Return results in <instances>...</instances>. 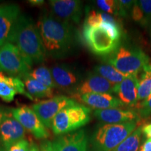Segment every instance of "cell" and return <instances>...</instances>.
Masks as SVG:
<instances>
[{
	"label": "cell",
	"mask_w": 151,
	"mask_h": 151,
	"mask_svg": "<svg viewBox=\"0 0 151 151\" xmlns=\"http://www.w3.org/2000/svg\"><path fill=\"white\" fill-rule=\"evenodd\" d=\"M47 55L60 57L67 53L74 43L71 24L56 18L52 14H43L37 25Z\"/></svg>",
	"instance_id": "cell-1"
},
{
	"label": "cell",
	"mask_w": 151,
	"mask_h": 151,
	"mask_svg": "<svg viewBox=\"0 0 151 151\" xmlns=\"http://www.w3.org/2000/svg\"><path fill=\"white\" fill-rule=\"evenodd\" d=\"M11 43L19 49L31 66L46 60L47 52L40 34L29 16L23 14L19 16Z\"/></svg>",
	"instance_id": "cell-2"
},
{
	"label": "cell",
	"mask_w": 151,
	"mask_h": 151,
	"mask_svg": "<svg viewBox=\"0 0 151 151\" xmlns=\"http://www.w3.org/2000/svg\"><path fill=\"white\" fill-rule=\"evenodd\" d=\"M122 31L116 20L106 21L83 28V38L91 51L97 55L113 53L120 46Z\"/></svg>",
	"instance_id": "cell-3"
},
{
	"label": "cell",
	"mask_w": 151,
	"mask_h": 151,
	"mask_svg": "<svg viewBox=\"0 0 151 151\" xmlns=\"http://www.w3.org/2000/svg\"><path fill=\"white\" fill-rule=\"evenodd\" d=\"M137 122L103 124L92 134L91 151H112L137 129Z\"/></svg>",
	"instance_id": "cell-4"
},
{
	"label": "cell",
	"mask_w": 151,
	"mask_h": 151,
	"mask_svg": "<svg viewBox=\"0 0 151 151\" xmlns=\"http://www.w3.org/2000/svg\"><path fill=\"white\" fill-rule=\"evenodd\" d=\"M106 61L109 65L124 75H138L148 65V56L137 47L119 46L109 55Z\"/></svg>",
	"instance_id": "cell-5"
},
{
	"label": "cell",
	"mask_w": 151,
	"mask_h": 151,
	"mask_svg": "<svg viewBox=\"0 0 151 151\" xmlns=\"http://www.w3.org/2000/svg\"><path fill=\"white\" fill-rule=\"evenodd\" d=\"M91 110L86 106L76 103L68 106L58 113L51 129L55 135L71 133L86 125L90 120Z\"/></svg>",
	"instance_id": "cell-6"
},
{
	"label": "cell",
	"mask_w": 151,
	"mask_h": 151,
	"mask_svg": "<svg viewBox=\"0 0 151 151\" xmlns=\"http://www.w3.org/2000/svg\"><path fill=\"white\" fill-rule=\"evenodd\" d=\"M28 63L19 49L11 43L0 48V69L13 77L21 78L31 71Z\"/></svg>",
	"instance_id": "cell-7"
},
{
	"label": "cell",
	"mask_w": 151,
	"mask_h": 151,
	"mask_svg": "<svg viewBox=\"0 0 151 151\" xmlns=\"http://www.w3.org/2000/svg\"><path fill=\"white\" fill-rule=\"evenodd\" d=\"M76 102L65 95H57L32 105V108L47 128H51L52 121L64 108Z\"/></svg>",
	"instance_id": "cell-8"
},
{
	"label": "cell",
	"mask_w": 151,
	"mask_h": 151,
	"mask_svg": "<svg viewBox=\"0 0 151 151\" xmlns=\"http://www.w3.org/2000/svg\"><path fill=\"white\" fill-rule=\"evenodd\" d=\"M11 113L24 129L30 132L35 138L43 139L49 137L48 128L41 122L32 107L22 106L12 109Z\"/></svg>",
	"instance_id": "cell-9"
},
{
	"label": "cell",
	"mask_w": 151,
	"mask_h": 151,
	"mask_svg": "<svg viewBox=\"0 0 151 151\" xmlns=\"http://www.w3.org/2000/svg\"><path fill=\"white\" fill-rule=\"evenodd\" d=\"M25 129L13 116L11 111H5L0 124V151H8L15 143L24 139Z\"/></svg>",
	"instance_id": "cell-10"
},
{
	"label": "cell",
	"mask_w": 151,
	"mask_h": 151,
	"mask_svg": "<svg viewBox=\"0 0 151 151\" xmlns=\"http://www.w3.org/2000/svg\"><path fill=\"white\" fill-rule=\"evenodd\" d=\"M52 14L69 23H78L82 16L83 3L78 0H51L49 1Z\"/></svg>",
	"instance_id": "cell-11"
},
{
	"label": "cell",
	"mask_w": 151,
	"mask_h": 151,
	"mask_svg": "<svg viewBox=\"0 0 151 151\" xmlns=\"http://www.w3.org/2000/svg\"><path fill=\"white\" fill-rule=\"evenodd\" d=\"M20 16L18 5L9 4L0 6V48L11 43L17 20Z\"/></svg>",
	"instance_id": "cell-12"
},
{
	"label": "cell",
	"mask_w": 151,
	"mask_h": 151,
	"mask_svg": "<svg viewBox=\"0 0 151 151\" xmlns=\"http://www.w3.org/2000/svg\"><path fill=\"white\" fill-rule=\"evenodd\" d=\"M116 85L111 83L96 73H90L76 88L71 95L73 98L90 93L112 94L115 92Z\"/></svg>",
	"instance_id": "cell-13"
},
{
	"label": "cell",
	"mask_w": 151,
	"mask_h": 151,
	"mask_svg": "<svg viewBox=\"0 0 151 151\" xmlns=\"http://www.w3.org/2000/svg\"><path fill=\"white\" fill-rule=\"evenodd\" d=\"M57 88L71 94L81 84V77L76 70L64 65H55L50 69Z\"/></svg>",
	"instance_id": "cell-14"
},
{
	"label": "cell",
	"mask_w": 151,
	"mask_h": 151,
	"mask_svg": "<svg viewBox=\"0 0 151 151\" xmlns=\"http://www.w3.org/2000/svg\"><path fill=\"white\" fill-rule=\"evenodd\" d=\"M52 143L54 151H88V137L84 129L60 136Z\"/></svg>",
	"instance_id": "cell-15"
},
{
	"label": "cell",
	"mask_w": 151,
	"mask_h": 151,
	"mask_svg": "<svg viewBox=\"0 0 151 151\" xmlns=\"http://www.w3.org/2000/svg\"><path fill=\"white\" fill-rule=\"evenodd\" d=\"M94 115L98 120L106 124H120L129 122L138 123L141 119L137 111L118 108L95 110Z\"/></svg>",
	"instance_id": "cell-16"
},
{
	"label": "cell",
	"mask_w": 151,
	"mask_h": 151,
	"mask_svg": "<svg viewBox=\"0 0 151 151\" xmlns=\"http://www.w3.org/2000/svg\"><path fill=\"white\" fill-rule=\"evenodd\" d=\"M139 78L138 75H128L123 81L115 86L114 93L124 105L136 107L138 101V87Z\"/></svg>",
	"instance_id": "cell-17"
},
{
	"label": "cell",
	"mask_w": 151,
	"mask_h": 151,
	"mask_svg": "<svg viewBox=\"0 0 151 151\" xmlns=\"http://www.w3.org/2000/svg\"><path fill=\"white\" fill-rule=\"evenodd\" d=\"M75 99L95 110L119 108L124 106L118 97L107 93L86 94L78 96Z\"/></svg>",
	"instance_id": "cell-18"
},
{
	"label": "cell",
	"mask_w": 151,
	"mask_h": 151,
	"mask_svg": "<svg viewBox=\"0 0 151 151\" xmlns=\"http://www.w3.org/2000/svg\"><path fill=\"white\" fill-rule=\"evenodd\" d=\"M17 94H22L30 100H34L27 93L21 79L17 77L7 76L0 73V98L6 102H11Z\"/></svg>",
	"instance_id": "cell-19"
},
{
	"label": "cell",
	"mask_w": 151,
	"mask_h": 151,
	"mask_svg": "<svg viewBox=\"0 0 151 151\" xmlns=\"http://www.w3.org/2000/svg\"><path fill=\"white\" fill-rule=\"evenodd\" d=\"M22 82L24 83L25 89L27 93L35 99H41V98H52L53 97V92L52 88L46 87L39 81L29 76L27 73L21 78Z\"/></svg>",
	"instance_id": "cell-20"
},
{
	"label": "cell",
	"mask_w": 151,
	"mask_h": 151,
	"mask_svg": "<svg viewBox=\"0 0 151 151\" xmlns=\"http://www.w3.org/2000/svg\"><path fill=\"white\" fill-rule=\"evenodd\" d=\"M133 20L143 26L151 24V0L136 1L131 11Z\"/></svg>",
	"instance_id": "cell-21"
},
{
	"label": "cell",
	"mask_w": 151,
	"mask_h": 151,
	"mask_svg": "<svg viewBox=\"0 0 151 151\" xmlns=\"http://www.w3.org/2000/svg\"><path fill=\"white\" fill-rule=\"evenodd\" d=\"M94 73L101 76L106 80H107L111 83L117 85L121 83L124 80L127 75L120 72L115 67L111 65L103 64L96 66L94 69Z\"/></svg>",
	"instance_id": "cell-22"
},
{
	"label": "cell",
	"mask_w": 151,
	"mask_h": 151,
	"mask_svg": "<svg viewBox=\"0 0 151 151\" xmlns=\"http://www.w3.org/2000/svg\"><path fill=\"white\" fill-rule=\"evenodd\" d=\"M151 95V65L143 69L139 77L138 87V101H142Z\"/></svg>",
	"instance_id": "cell-23"
},
{
	"label": "cell",
	"mask_w": 151,
	"mask_h": 151,
	"mask_svg": "<svg viewBox=\"0 0 151 151\" xmlns=\"http://www.w3.org/2000/svg\"><path fill=\"white\" fill-rule=\"evenodd\" d=\"M28 74L35 80L39 81V83L46 87L52 88V89L57 88L56 85L52 78L51 71L45 66H40V67L35 68L33 70L30 71Z\"/></svg>",
	"instance_id": "cell-24"
},
{
	"label": "cell",
	"mask_w": 151,
	"mask_h": 151,
	"mask_svg": "<svg viewBox=\"0 0 151 151\" xmlns=\"http://www.w3.org/2000/svg\"><path fill=\"white\" fill-rule=\"evenodd\" d=\"M141 134V127H138L127 139L112 151H139Z\"/></svg>",
	"instance_id": "cell-25"
},
{
	"label": "cell",
	"mask_w": 151,
	"mask_h": 151,
	"mask_svg": "<svg viewBox=\"0 0 151 151\" xmlns=\"http://www.w3.org/2000/svg\"><path fill=\"white\" fill-rule=\"evenodd\" d=\"M97 6L107 14L118 16V1L115 0H97L96 1Z\"/></svg>",
	"instance_id": "cell-26"
},
{
	"label": "cell",
	"mask_w": 151,
	"mask_h": 151,
	"mask_svg": "<svg viewBox=\"0 0 151 151\" xmlns=\"http://www.w3.org/2000/svg\"><path fill=\"white\" fill-rule=\"evenodd\" d=\"M137 112L141 118H147L151 116V96L136 106Z\"/></svg>",
	"instance_id": "cell-27"
},
{
	"label": "cell",
	"mask_w": 151,
	"mask_h": 151,
	"mask_svg": "<svg viewBox=\"0 0 151 151\" xmlns=\"http://www.w3.org/2000/svg\"><path fill=\"white\" fill-rule=\"evenodd\" d=\"M135 1H133V0L118 1V16L127 17L129 12H131Z\"/></svg>",
	"instance_id": "cell-28"
},
{
	"label": "cell",
	"mask_w": 151,
	"mask_h": 151,
	"mask_svg": "<svg viewBox=\"0 0 151 151\" xmlns=\"http://www.w3.org/2000/svg\"><path fill=\"white\" fill-rule=\"evenodd\" d=\"M30 146L29 141L24 139L11 146L8 151H29Z\"/></svg>",
	"instance_id": "cell-29"
},
{
	"label": "cell",
	"mask_w": 151,
	"mask_h": 151,
	"mask_svg": "<svg viewBox=\"0 0 151 151\" xmlns=\"http://www.w3.org/2000/svg\"><path fill=\"white\" fill-rule=\"evenodd\" d=\"M40 151H54L53 147H52V143L50 141H44L41 143L40 146Z\"/></svg>",
	"instance_id": "cell-30"
},
{
	"label": "cell",
	"mask_w": 151,
	"mask_h": 151,
	"mask_svg": "<svg viewBox=\"0 0 151 151\" xmlns=\"http://www.w3.org/2000/svg\"><path fill=\"white\" fill-rule=\"evenodd\" d=\"M141 132L147 137V139H151V123L144 124L141 127Z\"/></svg>",
	"instance_id": "cell-31"
},
{
	"label": "cell",
	"mask_w": 151,
	"mask_h": 151,
	"mask_svg": "<svg viewBox=\"0 0 151 151\" xmlns=\"http://www.w3.org/2000/svg\"><path fill=\"white\" fill-rule=\"evenodd\" d=\"M139 151H151V139H147L141 146Z\"/></svg>",
	"instance_id": "cell-32"
},
{
	"label": "cell",
	"mask_w": 151,
	"mask_h": 151,
	"mask_svg": "<svg viewBox=\"0 0 151 151\" xmlns=\"http://www.w3.org/2000/svg\"><path fill=\"white\" fill-rule=\"evenodd\" d=\"M28 2L34 6H39L43 5L44 4V1H43V0H29V1H28Z\"/></svg>",
	"instance_id": "cell-33"
},
{
	"label": "cell",
	"mask_w": 151,
	"mask_h": 151,
	"mask_svg": "<svg viewBox=\"0 0 151 151\" xmlns=\"http://www.w3.org/2000/svg\"><path fill=\"white\" fill-rule=\"evenodd\" d=\"M29 151H40V149H39V148L37 146V145L32 144L30 146Z\"/></svg>",
	"instance_id": "cell-34"
},
{
	"label": "cell",
	"mask_w": 151,
	"mask_h": 151,
	"mask_svg": "<svg viewBox=\"0 0 151 151\" xmlns=\"http://www.w3.org/2000/svg\"><path fill=\"white\" fill-rule=\"evenodd\" d=\"M5 111H4L3 109L0 108V124L1 123V121H2V119L4 118V116Z\"/></svg>",
	"instance_id": "cell-35"
},
{
	"label": "cell",
	"mask_w": 151,
	"mask_h": 151,
	"mask_svg": "<svg viewBox=\"0 0 151 151\" xmlns=\"http://www.w3.org/2000/svg\"><path fill=\"white\" fill-rule=\"evenodd\" d=\"M0 71H1V69H0Z\"/></svg>",
	"instance_id": "cell-36"
},
{
	"label": "cell",
	"mask_w": 151,
	"mask_h": 151,
	"mask_svg": "<svg viewBox=\"0 0 151 151\" xmlns=\"http://www.w3.org/2000/svg\"><path fill=\"white\" fill-rule=\"evenodd\" d=\"M150 65H151V64H150Z\"/></svg>",
	"instance_id": "cell-37"
}]
</instances>
